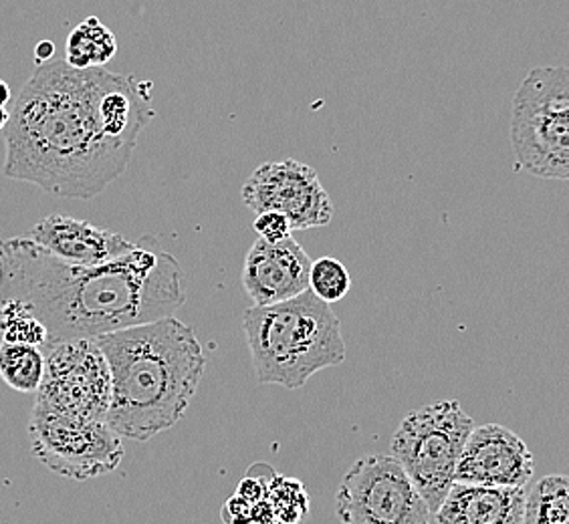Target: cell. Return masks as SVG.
Here are the masks:
<instances>
[{"instance_id":"cell-14","label":"cell","mask_w":569,"mask_h":524,"mask_svg":"<svg viewBox=\"0 0 569 524\" xmlns=\"http://www.w3.org/2000/svg\"><path fill=\"white\" fill-rule=\"evenodd\" d=\"M526 488L455 482L438 506L437 524H523Z\"/></svg>"},{"instance_id":"cell-27","label":"cell","mask_w":569,"mask_h":524,"mask_svg":"<svg viewBox=\"0 0 569 524\" xmlns=\"http://www.w3.org/2000/svg\"><path fill=\"white\" fill-rule=\"evenodd\" d=\"M269 524H287V523H283V521H281V518H273V521H271V523Z\"/></svg>"},{"instance_id":"cell-25","label":"cell","mask_w":569,"mask_h":524,"mask_svg":"<svg viewBox=\"0 0 569 524\" xmlns=\"http://www.w3.org/2000/svg\"><path fill=\"white\" fill-rule=\"evenodd\" d=\"M11 98L12 93L11 88H9V83L0 79V105H4V108H7V105L11 103Z\"/></svg>"},{"instance_id":"cell-19","label":"cell","mask_w":569,"mask_h":524,"mask_svg":"<svg viewBox=\"0 0 569 524\" xmlns=\"http://www.w3.org/2000/svg\"><path fill=\"white\" fill-rule=\"evenodd\" d=\"M267 501L273 506L274 516L287 524L306 523L309 496L306 486L296 478L273 474L267 482Z\"/></svg>"},{"instance_id":"cell-3","label":"cell","mask_w":569,"mask_h":524,"mask_svg":"<svg viewBox=\"0 0 569 524\" xmlns=\"http://www.w3.org/2000/svg\"><path fill=\"white\" fill-rule=\"evenodd\" d=\"M110 363V424L146 442L174 427L202 382L207 357L194 329L174 315L96 339Z\"/></svg>"},{"instance_id":"cell-21","label":"cell","mask_w":569,"mask_h":524,"mask_svg":"<svg viewBox=\"0 0 569 524\" xmlns=\"http://www.w3.org/2000/svg\"><path fill=\"white\" fill-rule=\"evenodd\" d=\"M252 229L259 234V239L269 242L284 241L291 236V222L281 212H261L252 222Z\"/></svg>"},{"instance_id":"cell-1","label":"cell","mask_w":569,"mask_h":524,"mask_svg":"<svg viewBox=\"0 0 569 524\" xmlns=\"http://www.w3.org/2000/svg\"><path fill=\"white\" fill-rule=\"evenodd\" d=\"M0 301H17L47 329L44 351L174 315L187 303L182 269L146 236L116 261L81 266L27 239L0 241Z\"/></svg>"},{"instance_id":"cell-18","label":"cell","mask_w":569,"mask_h":524,"mask_svg":"<svg viewBox=\"0 0 569 524\" xmlns=\"http://www.w3.org/2000/svg\"><path fill=\"white\" fill-rule=\"evenodd\" d=\"M27 343L44 350L47 329L17 301H0V345Z\"/></svg>"},{"instance_id":"cell-5","label":"cell","mask_w":569,"mask_h":524,"mask_svg":"<svg viewBox=\"0 0 569 524\" xmlns=\"http://www.w3.org/2000/svg\"><path fill=\"white\" fill-rule=\"evenodd\" d=\"M511 145L537 178L569 180V67H536L517 89Z\"/></svg>"},{"instance_id":"cell-20","label":"cell","mask_w":569,"mask_h":524,"mask_svg":"<svg viewBox=\"0 0 569 524\" xmlns=\"http://www.w3.org/2000/svg\"><path fill=\"white\" fill-rule=\"evenodd\" d=\"M351 276L338 259L321 256L311 264L309 291L329 305L338 303L350 293Z\"/></svg>"},{"instance_id":"cell-9","label":"cell","mask_w":569,"mask_h":524,"mask_svg":"<svg viewBox=\"0 0 569 524\" xmlns=\"http://www.w3.org/2000/svg\"><path fill=\"white\" fill-rule=\"evenodd\" d=\"M34 458L59 476L89 481L118 468L121 436L108 422H86L34 407L29 422Z\"/></svg>"},{"instance_id":"cell-2","label":"cell","mask_w":569,"mask_h":524,"mask_svg":"<svg viewBox=\"0 0 569 524\" xmlns=\"http://www.w3.org/2000/svg\"><path fill=\"white\" fill-rule=\"evenodd\" d=\"M110 75L66 61L34 66L12 103L2 174L71 200H91L116 182L133 148L111 138L101 111Z\"/></svg>"},{"instance_id":"cell-8","label":"cell","mask_w":569,"mask_h":524,"mask_svg":"<svg viewBox=\"0 0 569 524\" xmlns=\"http://www.w3.org/2000/svg\"><path fill=\"white\" fill-rule=\"evenodd\" d=\"M110 405V363L96 339H73L44 351L34 407L71 420L108 422Z\"/></svg>"},{"instance_id":"cell-10","label":"cell","mask_w":569,"mask_h":524,"mask_svg":"<svg viewBox=\"0 0 569 524\" xmlns=\"http://www.w3.org/2000/svg\"><path fill=\"white\" fill-rule=\"evenodd\" d=\"M252 212H281L293 230L319 229L333 219V204L311 165L283 160L261 164L242 187Z\"/></svg>"},{"instance_id":"cell-26","label":"cell","mask_w":569,"mask_h":524,"mask_svg":"<svg viewBox=\"0 0 569 524\" xmlns=\"http://www.w3.org/2000/svg\"><path fill=\"white\" fill-rule=\"evenodd\" d=\"M9 121H11V111L7 110L4 105H0V131L7 130Z\"/></svg>"},{"instance_id":"cell-16","label":"cell","mask_w":569,"mask_h":524,"mask_svg":"<svg viewBox=\"0 0 569 524\" xmlns=\"http://www.w3.org/2000/svg\"><path fill=\"white\" fill-rule=\"evenodd\" d=\"M44 353L37 345L7 343L0 345V380L11 390L37 393L43 382Z\"/></svg>"},{"instance_id":"cell-24","label":"cell","mask_w":569,"mask_h":524,"mask_svg":"<svg viewBox=\"0 0 569 524\" xmlns=\"http://www.w3.org/2000/svg\"><path fill=\"white\" fill-rule=\"evenodd\" d=\"M53 57H56V43H53V41H47V39H44V41L37 43V47H34V63H37V66L53 61Z\"/></svg>"},{"instance_id":"cell-11","label":"cell","mask_w":569,"mask_h":524,"mask_svg":"<svg viewBox=\"0 0 569 524\" xmlns=\"http://www.w3.org/2000/svg\"><path fill=\"white\" fill-rule=\"evenodd\" d=\"M536 462L526 442L499 424L475 426L462 450L455 482L526 488Z\"/></svg>"},{"instance_id":"cell-7","label":"cell","mask_w":569,"mask_h":524,"mask_svg":"<svg viewBox=\"0 0 569 524\" xmlns=\"http://www.w3.org/2000/svg\"><path fill=\"white\" fill-rule=\"evenodd\" d=\"M336 511L341 524H432V513L392 454H370L341 478Z\"/></svg>"},{"instance_id":"cell-4","label":"cell","mask_w":569,"mask_h":524,"mask_svg":"<svg viewBox=\"0 0 569 524\" xmlns=\"http://www.w3.org/2000/svg\"><path fill=\"white\" fill-rule=\"evenodd\" d=\"M242 331L259 383L299 390L311 375L346 360L340 318L311 291L247 309Z\"/></svg>"},{"instance_id":"cell-6","label":"cell","mask_w":569,"mask_h":524,"mask_svg":"<svg viewBox=\"0 0 569 524\" xmlns=\"http://www.w3.org/2000/svg\"><path fill=\"white\" fill-rule=\"evenodd\" d=\"M472 430L475 420L460 402L440 400L406 415L392 436V456L408 472L432 514L455 484V472Z\"/></svg>"},{"instance_id":"cell-15","label":"cell","mask_w":569,"mask_h":524,"mask_svg":"<svg viewBox=\"0 0 569 524\" xmlns=\"http://www.w3.org/2000/svg\"><path fill=\"white\" fill-rule=\"evenodd\" d=\"M118 53V39L98 17H88L69 33L66 63L73 69H93L110 63Z\"/></svg>"},{"instance_id":"cell-17","label":"cell","mask_w":569,"mask_h":524,"mask_svg":"<svg viewBox=\"0 0 569 524\" xmlns=\"http://www.w3.org/2000/svg\"><path fill=\"white\" fill-rule=\"evenodd\" d=\"M523 524H569V476L553 474L537 482L527 494Z\"/></svg>"},{"instance_id":"cell-13","label":"cell","mask_w":569,"mask_h":524,"mask_svg":"<svg viewBox=\"0 0 569 524\" xmlns=\"http://www.w3.org/2000/svg\"><path fill=\"white\" fill-rule=\"evenodd\" d=\"M29 239L56 254L57 259L81 266L116 261L136 249V242L123 239L118 232L63 214H51L37 222L29 232Z\"/></svg>"},{"instance_id":"cell-23","label":"cell","mask_w":569,"mask_h":524,"mask_svg":"<svg viewBox=\"0 0 569 524\" xmlns=\"http://www.w3.org/2000/svg\"><path fill=\"white\" fill-rule=\"evenodd\" d=\"M271 476H273V474H271ZM271 476H269V478H271ZM269 478H259V476L252 474L251 470V472L239 482L237 494L251 504L259 503V501H263L264 496H267V482H269Z\"/></svg>"},{"instance_id":"cell-22","label":"cell","mask_w":569,"mask_h":524,"mask_svg":"<svg viewBox=\"0 0 569 524\" xmlns=\"http://www.w3.org/2000/svg\"><path fill=\"white\" fill-rule=\"evenodd\" d=\"M220 516L224 524H252V504L234 494L222 506Z\"/></svg>"},{"instance_id":"cell-12","label":"cell","mask_w":569,"mask_h":524,"mask_svg":"<svg viewBox=\"0 0 569 524\" xmlns=\"http://www.w3.org/2000/svg\"><path fill=\"white\" fill-rule=\"evenodd\" d=\"M313 261L306 249L291 236L252 244L242 264V286L252 306H267L309 291V273Z\"/></svg>"}]
</instances>
